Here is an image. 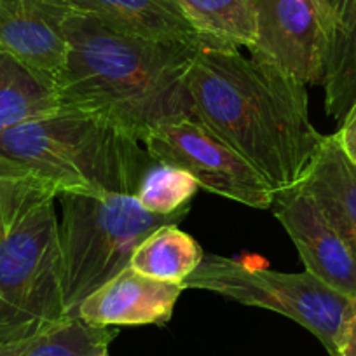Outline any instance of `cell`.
<instances>
[{"mask_svg":"<svg viewBox=\"0 0 356 356\" xmlns=\"http://www.w3.org/2000/svg\"><path fill=\"white\" fill-rule=\"evenodd\" d=\"M100 356H111V355H108V351H107V353H104V355H100Z\"/></svg>","mask_w":356,"mask_h":356,"instance_id":"cell-23","label":"cell"},{"mask_svg":"<svg viewBox=\"0 0 356 356\" xmlns=\"http://www.w3.org/2000/svg\"><path fill=\"white\" fill-rule=\"evenodd\" d=\"M203 257V248L193 236L180 231L178 225H164L136 246L129 266L159 282L184 285Z\"/></svg>","mask_w":356,"mask_h":356,"instance_id":"cell-16","label":"cell"},{"mask_svg":"<svg viewBox=\"0 0 356 356\" xmlns=\"http://www.w3.org/2000/svg\"><path fill=\"white\" fill-rule=\"evenodd\" d=\"M63 0H0V44L58 86L67 67Z\"/></svg>","mask_w":356,"mask_h":356,"instance_id":"cell-10","label":"cell"},{"mask_svg":"<svg viewBox=\"0 0 356 356\" xmlns=\"http://www.w3.org/2000/svg\"><path fill=\"white\" fill-rule=\"evenodd\" d=\"M60 111L58 86L0 44V133Z\"/></svg>","mask_w":356,"mask_h":356,"instance_id":"cell-14","label":"cell"},{"mask_svg":"<svg viewBox=\"0 0 356 356\" xmlns=\"http://www.w3.org/2000/svg\"><path fill=\"white\" fill-rule=\"evenodd\" d=\"M142 145L156 163L189 171L200 187L210 193L257 210L271 208L275 191L262 175L194 118L150 129Z\"/></svg>","mask_w":356,"mask_h":356,"instance_id":"cell-7","label":"cell"},{"mask_svg":"<svg viewBox=\"0 0 356 356\" xmlns=\"http://www.w3.org/2000/svg\"><path fill=\"white\" fill-rule=\"evenodd\" d=\"M61 290L67 318L82 300L126 269L136 246L164 225H178L189 208L154 215L136 194H60Z\"/></svg>","mask_w":356,"mask_h":356,"instance_id":"cell-4","label":"cell"},{"mask_svg":"<svg viewBox=\"0 0 356 356\" xmlns=\"http://www.w3.org/2000/svg\"><path fill=\"white\" fill-rule=\"evenodd\" d=\"M341 122L342 124L339 131L335 133V138H337L339 145L342 147L346 156L356 164V102Z\"/></svg>","mask_w":356,"mask_h":356,"instance_id":"cell-20","label":"cell"},{"mask_svg":"<svg viewBox=\"0 0 356 356\" xmlns=\"http://www.w3.org/2000/svg\"><path fill=\"white\" fill-rule=\"evenodd\" d=\"M65 35L61 107L105 119L140 143L157 126L193 118L189 75L200 47L126 35L75 11Z\"/></svg>","mask_w":356,"mask_h":356,"instance_id":"cell-2","label":"cell"},{"mask_svg":"<svg viewBox=\"0 0 356 356\" xmlns=\"http://www.w3.org/2000/svg\"><path fill=\"white\" fill-rule=\"evenodd\" d=\"M314 6H316L318 13H320L321 19H323V25L327 29V37L330 33V30L334 29L335 23H337L339 16H341L342 9H344L346 2L348 0H313Z\"/></svg>","mask_w":356,"mask_h":356,"instance_id":"cell-21","label":"cell"},{"mask_svg":"<svg viewBox=\"0 0 356 356\" xmlns=\"http://www.w3.org/2000/svg\"><path fill=\"white\" fill-rule=\"evenodd\" d=\"M339 356H356V306L344 328Z\"/></svg>","mask_w":356,"mask_h":356,"instance_id":"cell-22","label":"cell"},{"mask_svg":"<svg viewBox=\"0 0 356 356\" xmlns=\"http://www.w3.org/2000/svg\"><path fill=\"white\" fill-rule=\"evenodd\" d=\"M53 191L0 224V348L68 320L61 290L60 222Z\"/></svg>","mask_w":356,"mask_h":356,"instance_id":"cell-5","label":"cell"},{"mask_svg":"<svg viewBox=\"0 0 356 356\" xmlns=\"http://www.w3.org/2000/svg\"><path fill=\"white\" fill-rule=\"evenodd\" d=\"M184 286L283 314L320 339L330 356H339L356 306V297L337 292L309 273L286 275L220 255H204Z\"/></svg>","mask_w":356,"mask_h":356,"instance_id":"cell-6","label":"cell"},{"mask_svg":"<svg viewBox=\"0 0 356 356\" xmlns=\"http://www.w3.org/2000/svg\"><path fill=\"white\" fill-rule=\"evenodd\" d=\"M273 213L289 232L306 273L325 285L356 297V260L313 196L297 186L275 194Z\"/></svg>","mask_w":356,"mask_h":356,"instance_id":"cell-9","label":"cell"},{"mask_svg":"<svg viewBox=\"0 0 356 356\" xmlns=\"http://www.w3.org/2000/svg\"><path fill=\"white\" fill-rule=\"evenodd\" d=\"M184 290L182 283L159 282L128 266L82 300L77 318L97 327L164 325Z\"/></svg>","mask_w":356,"mask_h":356,"instance_id":"cell-11","label":"cell"},{"mask_svg":"<svg viewBox=\"0 0 356 356\" xmlns=\"http://www.w3.org/2000/svg\"><path fill=\"white\" fill-rule=\"evenodd\" d=\"M70 11L89 15L104 25L126 33L159 42L207 46L187 22L173 0H63Z\"/></svg>","mask_w":356,"mask_h":356,"instance_id":"cell-12","label":"cell"},{"mask_svg":"<svg viewBox=\"0 0 356 356\" xmlns=\"http://www.w3.org/2000/svg\"><path fill=\"white\" fill-rule=\"evenodd\" d=\"M189 93L193 118L245 157L275 194L306 180L325 138L309 119L306 86L238 47L203 46Z\"/></svg>","mask_w":356,"mask_h":356,"instance_id":"cell-1","label":"cell"},{"mask_svg":"<svg viewBox=\"0 0 356 356\" xmlns=\"http://www.w3.org/2000/svg\"><path fill=\"white\" fill-rule=\"evenodd\" d=\"M47 191L56 193L25 166L0 154V224L18 217L30 203Z\"/></svg>","mask_w":356,"mask_h":356,"instance_id":"cell-19","label":"cell"},{"mask_svg":"<svg viewBox=\"0 0 356 356\" xmlns=\"http://www.w3.org/2000/svg\"><path fill=\"white\" fill-rule=\"evenodd\" d=\"M253 61L276 68L304 86L325 79L327 29L313 0H257Z\"/></svg>","mask_w":356,"mask_h":356,"instance_id":"cell-8","label":"cell"},{"mask_svg":"<svg viewBox=\"0 0 356 356\" xmlns=\"http://www.w3.org/2000/svg\"><path fill=\"white\" fill-rule=\"evenodd\" d=\"M300 186L316 200L356 260V164L346 156L335 135L325 136Z\"/></svg>","mask_w":356,"mask_h":356,"instance_id":"cell-13","label":"cell"},{"mask_svg":"<svg viewBox=\"0 0 356 356\" xmlns=\"http://www.w3.org/2000/svg\"><path fill=\"white\" fill-rule=\"evenodd\" d=\"M197 189L200 184L189 171L154 161L140 184L136 200L150 213L173 215L189 208Z\"/></svg>","mask_w":356,"mask_h":356,"instance_id":"cell-18","label":"cell"},{"mask_svg":"<svg viewBox=\"0 0 356 356\" xmlns=\"http://www.w3.org/2000/svg\"><path fill=\"white\" fill-rule=\"evenodd\" d=\"M118 332L81 318H68L58 327L0 348V356H100L108 351Z\"/></svg>","mask_w":356,"mask_h":356,"instance_id":"cell-17","label":"cell"},{"mask_svg":"<svg viewBox=\"0 0 356 356\" xmlns=\"http://www.w3.org/2000/svg\"><path fill=\"white\" fill-rule=\"evenodd\" d=\"M0 154L60 194H136L154 164L145 147L88 112H60L0 133Z\"/></svg>","mask_w":356,"mask_h":356,"instance_id":"cell-3","label":"cell"},{"mask_svg":"<svg viewBox=\"0 0 356 356\" xmlns=\"http://www.w3.org/2000/svg\"><path fill=\"white\" fill-rule=\"evenodd\" d=\"M207 46L250 47L257 33V0H173Z\"/></svg>","mask_w":356,"mask_h":356,"instance_id":"cell-15","label":"cell"}]
</instances>
